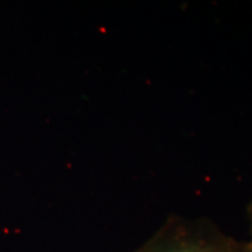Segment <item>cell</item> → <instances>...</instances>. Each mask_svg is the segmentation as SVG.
Masks as SVG:
<instances>
[{
	"instance_id": "cell-2",
	"label": "cell",
	"mask_w": 252,
	"mask_h": 252,
	"mask_svg": "<svg viewBox=\"0 0 252 252\" xmlns=\"http://www.w3.org/2000/svg\"><path fill=\"white\" fill-rule=\"evenodd\" d=\"M247 216H248V221H250V234H251V241L252 243V200L250 202V205L247 207Z\"/></svg>"
},
{
	"instance_id": "cell-1",
	"label": "cell",
	"mask_w": 252,
	"mask_h": 252,
	"mask_svg": "<svg viewBox=\"0 0 252 252\" xmlns=\"http://www.w3.org/2000/svg\"><path fill=\"white\" fill-rule=\"evenodd\" d=\"M136 252H252V243L225 234L207 219L172 215Z\"/></svg>"
}]
</instances>
